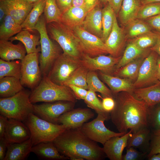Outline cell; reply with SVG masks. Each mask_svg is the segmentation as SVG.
<instances>
[{
	"instance_id": "12",
	"label": "cell",
	"mask_w": 160,
	"mask_h": 160,
	"mask_svg": "<svg viewBox=\"0 0 160 160\" xmlns=\"http://www.w3.org/2000/svg\"><path fill=\"white\" fill-rule=\"evenodd\" d=\"M159 55L151 50L143 60L138 76L133 83L135 89L146 87L154 84L159 80L157 64Z\"/></svg>"
},
{
	"instance_id": "28",
	"label": "cell",
	"mask_w": 160,
	"mask_h": 160,
	"mask_svg": "<svg viewBox=\"0 0 160 160\" xmlns=\"http://www.w3.org/2000/svg\"><path fill=\"white\" fill-rule=\"evenodd\" d=\"M141 5L140 0H123L118 14L122 25L125 27L137 18Z\"/></svg>"
},
{
	"instance_id": "4",
	"label": "cell",
	"mask_w": 160,
	"mask_h": 160,
	"mask_svg": "<svg viewBox=\"0 0 160 160\" xmlns=\"http://www.w3.org/2000/svg\"><path fill=\"white\" fill-rule=\"evenodd\" d=\"M47 24V29L50 38L58 43L63 53L80 59L84 53L80 41L73 30L60 22Z\"/></svg>"
},
{
	"instance_id": "15",
	"label": "cell",
	"mask_w": 160,
	"mask_h": 160,
	"mask_svg": "<svg viewBox=\"0 0 160 160\" xmlns=\"http://www.w3.org/2000/svg\"><path fill=\"white\" fill-rule=\"evenodd\" d=\"M94 116V113L89 109L73 108L61 115L58 119L57 123L63 125L66 129L80 128Z\"/></svg>"
},
{
	"instance_id": "25",
	"label": "cell",
	"mask_w": 160,
	"mask_h": 160,
	"mask_svg": "<svg viewBox=\"0 0 160 160\" xmlns=\"http://www.w3.org/2000/svg\"><path fill=\"white\" fill-rule=\"evenodd\" d=\"M102 80L110 87L112 92L116 94L121 92H126L132 93L135 89L133 83L126 79L113 76L100 72Z\"/></svg>"
},
{
	"instance_id": "24",
	"label": "cell",
	"mask_w": 160,
	"mask_h": 160,
	"mask_svg": "<svg viewBox=\"0 0 160 160\" xmlns=\"http://www.w3.org/2000/svg\"><path fill=\"white\" fill-rule=\"evenodd\" d=\"M31 152L41 159L64 160L69 159L59 151L53 142H42L33 145Z\"/></svg>"
},
{
	"instance_id": "29",
	"label": "cell",
	"mask_w": 160,
	"mask_h": 160,
	"mask_svg": "<svg viewBox=\"0 0 160 160\" xmlns=\"http://www.w3.org/2000/svg\"><path fill=\"white\" fill-rule=\"evenodd\" d=\"M9 40L11 42L15 40L21 42L26 48L27 54L38 53L41 51V47H36L40 44V36L31 34L28 30L23 29Z\"/></svg>"
},
{
	"instance_id": "3",
	"label": "cell",
	"mask_w": 160,
	"mask_h": 160,
	"mask_svg": "<svg viewBox=\"0 0 160 160\" xmlns=\"http://www.w3.org/2000/svg\"><path fill=\"white\" fill-rule=\"evenodd\" d=\"M76 99L68 87L57 84L47 76H43L39 84L32 90L30 96V101L32 103L60 101L75 103Z\"/></svg>"
},
{
	"instance_id": "6",
	"label": "cell",
	"mask_w": 160,
	"mask_h": 160,
	"mask_svg": "<svg viewBox=\"0 0 160 160\" xmlns=\"http://www.w3.org/2000/svg\"><path fill=\"white\" fill-rule=\"evenodd\" d=\"M23 122L30 131L33 146L42 142H53L66 129L61 124L49 122L33 113H30Z\"/></svg>"
},
{
	"instance_id": "18",
	"label": "cell",
	"mask_w": 160,
	"mask_h": 160,
	"mask_svg": "<svg viewBox=\"0 0 160 160\" xmlns=\"http://www.w3.org/2000/svg\"><path fill=\"white\" fill-rule=\"evenodd\" d=\"M132 132L130 130L122 136L114 137L107 141L103 147L106 156L110 160H122L123 151Z\"/></svg>"
},
{
	"instance_id": "5",
	"label": "cell",
	"mask_w": 160,
	"mask_h": 160,
	"mask_svg": "<svg viewBox=\"0 0 160 160\" xmlns=\"http://www.w3.org/2000/svg\"><path fill=\"white\" fill-rule=\"evenodd\" d=\"M31 92L23 89L12 96L0 98V114L23 122L30 113H34L33 105L30 100Z\"/></svg>"
},
{
	"instance_id": "51",
	"label": "cell",
	"mask_w": 160,
	"mask_h": 160,
	"mask_svg": "<svg viewBox=\"0 0 160 160\" xmlns=\"http://www.w3.org/2000/svg\"><path fill=\"white\" fill-rule=\"evenodd\" d=\"M9 144L4 137L0 138V160H4Z\"/></svg>"
},
{
	"instance_id": "19",
	"label": "cell",
	"mask_w": 160,
	"mask_h": 160,
	"mask_svg": "<svg viewBox=\"0 0 160 160\" xmlns=\"http://www.w3.org/2000/svg\"><path fill=\"white\" fill-rule=\"evenodd\" d=\"M116 16L111 31L105 44L111 52V55L115 57L120 56L127 38L124 29L119 25Z\"/></svg>"
},
{
	"instance_id": "9",
	"label": "cell",
	"mask_w": 160,
	"mask_h": 160,
	"mask_svg": "<svg viewBox=\"0 0 160 160\" xmlns=\"http://www.w3.org/2000/svg\"><path fill=\"white\" fill-rule=\"evenodd\" d=\"M39 52L27 54L21 60L20 82L33 90L39 83L42 74L39 65Z\"/></svg>"
},
{
	"instance_id": "27",
	"label": "cell",
	"mask_w": 160,
	"mask_h": 160,
	"mask_svg": "<svg viewBox=\"0 0 160 160\" xmlns=\"http://www.w3.org/2000/svg\"><path fill=\"white\" fill-rule=\"evenodd\" d=\"M31 138L21 143L9 144L4 160H24L31 152Z\"/></svg>"
},
{
	"instance_id": "23",
	"label": "cell",
	"mask_w": 160,
	"mask_h": 160,
	"mask_svg": "<svg viewBox=\"0 0 160 160\" xmlns=\"http://www.w3.org/2000/svg\"><path fill=\"white\" fill-rule=\"evenodd\" d=\"M132 94L149 107L153 106L160 103V81L148 87L135 89Z\"/></svg>"
},
{
	"instance_id": "33",
	"label": "cell",
	"mask_w": 160,
	"mask_h": 160,
	"mask_svg": "<svg viewBox=\"0 0 160 160\" xmlns=\"http://www.w3.org/2000/svg\"><path fill=\"white\" fill-rule=\"evenodd\" d=\"M46 0H39L34 3L33 7L21 24L23 29L32 31L44 12Z\"/></svg>"
},
{
	"instance_id": "45",
	"label": "cell",
	"mask_w": 160,
	"mask_h": 160,
	"mask_svg": "<svg viewBox=\"0 0 160 160\" xmlns=\"http://www.w3.org/2000/svg\"><path fill=\"white\" fill-rule=\"evenodd\" d=\"M150 145L147 157L160 153V131H151Z\"/></svg>"
},
{
	"instance_id": "37",
	"label": "cell",
	"mask_w": 160,
	"mask_h": 160,
	"mask_svg": "<svg viewBox=\"0 0 160 160\" xmlns=\"http://www.w3.org/2000/svg\"><path fill=\"white\" fill-rule=\"evenodd\" d=\"M21 60L6 61L0 59V79L5 77H21Z\"/></svg>"
},
{
	"instance_id": "54",
	"label": "cell",
	"mask_w": 160,
	"mask_h": 160,
	"mask_svg": "<svg viewBox=\"0 0 160 160\" xmlns=\"http://www.w3.org/2000/svg\"><path fill=\"white\" fill-rule=\"evenodd\" d=\"M100 4L99 0H84V7L88 12Z\"/></svg>"
},
{
	"instance_id": "39",
	"label": "cell",
	"mask_w": 160,
	"mask_h": 160,
	"mask_svg": "<svg viewBox=\"0 0 160 160\" xmlns=\"http://www.w3.org/2000/svg\"><path fill=\"white\" fill-rule=\"evenodd\" d=\"M89 71L86 68L81 65L73 73L64 85L68 87L73 85L88 89L87 79Z\"/></svg>"
},
{
	"instance_id": "43",
	"label": "cell",
	"mask_w": 160,
	"mask_h": 160,
	"mask_svg": "<svg viewBox=\"0 0 160 160\" xmlns=\"http://www.w3.org/2000/svg\"><path fill=\"white\" fill-rule=\"evenodd\" d=\"M160 14V2H152L142 5L137 18L144 20Z\"/></svg>"
},
{
	"instance_id": "57",
	"label": "cell",
	"mask_w": 160,
	"mask_h": 160,
	"mask_svg": "<svg viewBox=\"0 0 160 160\" xmlns=\"http://www.w3.org/2000/svg\"><path fill=\"white\" fill-rule=\"evenodd\" d=\"M6 10L3 5L0 3V21L1 22L7 14Z\"/></svg>"
},
{
	"instance_id": "35",
	"label": "cell",
	"mask_w": 160,
	"mask_h": 160,
	"mask_svg": "<svg viewBox=\"0 0 160 160\" xmlns=\"http://www.w3.org/2000/svg\"><path fill=\"white\" fill-rule=\"evenodd\" d=\"M127 39H133L144 33L151 31V27L144 20L136 18L125 26Z\"/></svg>"
},
{
	"instance_id": "62",
	"label": "cell",
	"mask_w": 160,
	"mask_h": 160,
	"mask_svg": "<svg viewBox=\"0 0 160 160\" xmlns=\"http://www.w3.org/2000/svg\"><path fill=\"white\" fill-rule=\"evenodd\" d=\"M29 2L31 3H34L39 0H27Z\"/></svg>"
},
{
	"instance_id": "20",
	"label": "cell",
	"mask_w": 160,
	"mask_h": 160,
	"mask_svg": "<svg viewBox=\"0 0 160 160\" xmlns=\"http://www.w3.org/2000/svg\"><path fill=\"white\" fill-rule=\"evenodd\" d=\"M101 5L100 4L88 12L81 25L87 31L101 39L103 34Z\"/></svg>"
},
{
	"instance_id": "41",
	"label": "cell",
	"mask_w": 160,
	"mask_h": 160,
	"mask_svg": "<svg viewBox=\"0 0 160 160\" xmlns=\"http://www.w3.org/2000/svg\"><path fill=\"white\" fill-rule=\"evenodd\" d=\"M84 100L89 107L94 110L97 114L103 116L105 118L106 121L110 119L109 113L104 110L102 102L97 96L95 92L88 90Z\"/></svg>"
},
{
	"instance_id": "55",
	"label": "cell",
	"mask_w": 160,
	"mask_h": 160,
	"mask_svg": "<svg viewBox=\"0 0 160 160\" xmlns=\"http://www.w3.org/2000/svg\"><path fill=\"white\" fill-rule=\"evenodd\" d=\"M150 49L151 50L155 52L160 56V32H158V36L156 43Z\"/></svg>"
},
{
	"instance_id": "58",
	"label": "cell",
	"mask_w": 160,
	"mask_h": 160,
	"mask_svg": "<svg viewBox=\"0 0 160 160\" xmlns=\"http://www.w3.org/2000/svg\"><path fill=\"white\" fill-rule=\"evenodd\" d=\"M148 159L149 160H160V153L154 154Z\"/></svg>"
},
{
	"instance_id": "31",
	"label": "cell",
	"mask_w": 160,
	"mask_h": 160,
	"mask_svg": "<svg viewBox=\"0 0 160 160\" xmlns=\"http://www.w3.org/2000/svg\"><path fill=\"white\" fill-rule=\"evenodd\" d=\"M147 55L137 58L123 66L116 69L113 73L112 75L132 81H135L137 77L141 65Z\"/></svg>"
},
{
	"instance_id": "46",
	"label": "cell",
	"mask_w": 160,
	"mask_h": 160,
	"mask_svg": "<svg viewBox=\"0 0 160 160\" xmlns=\"http://www.w3.org/2000/svg\"><path fill=\"white\" fill-rule=\"evenodd\" d=\"M146 153L137 151L133 147L126 148V153L123 155L122 160H137L141 159Z\"/></svg>"
},
{
	"instance_id": "2",
	"label": "cell",
	"mask_w": 160,
	"mask_h": 160,
	"mask_svg": "<svg viewBox=\"0 0 160 160\" xmlns=\"http://www.w3.org/2000/svg\"><path fill=\"white\" fill-rule=\"evenodd\" d=\"M59 151L72 160H101L106 156L97 143L80 128L66 129L53 141Z\"/></svg>"
},
{
	"instance_id": "13",
	"label": "cell",
	"mask_w": 160,
	"mask_h": 160,
	"mask_svg": "<svg viewBox=\"0 0 160 160\" xmlns=\"http://www.w3.org/2000/svg\"><path fill=\"white\" fill-rule=\"evenodd\" d=\"M75 103L60 101L33 105L34 113L40 118L54 124L58 118L66 112L73 109Z\"/></svg>"
},
{
	"instance_id": "32",
	"label": "cell",
	"mask_w": 160,
	"mask_h": 160,
	"mask_svg": "<svg viewBox=\"0 0 160 160\" xmlns=\"http://www.w3.org/2000/svg\"><path fill=\"white\" fill-rule=\"evenodd\" d=\"M24 89L20 79L13 77L0 79V98L12 96Z\"/></svg>"
},
{
	"instance_id": "56",
	"label": "cell",
	"mask_w": 160,
	"mask_h": 160,
	"mask_svg": "<svg viewBox=\"0 0 160 160\" xmlns=\"http://www.w3.org/2000/svg\"><path fill=\"white\" fill-rule=\"evenodd\" d=\"M72 6L84 8V0H73Z\"/></svg>"
},
{
	"instance_id": "26",
	"label": "cell",
	"mask_w": 160,
	"mask_h": 160,
	"mask_svg": "<svg viewBox=\"0 0 160 160\" xmlns=\"http://www.w3.org/2000/svg\"><path fill=\"white\" fill-rule=\"evenodd\" d=\"M88 12L84 8L72 6L62 13L60 22L72 29L81 25Z\"/></svg>"
},
{
	"instance_id": "17",
	"label": "cell",
	"mask_w": 160,
	"mask_h": 160,
	"mask_svg": "<svg viewBox=\"0 0 160 160\" xmlns=\"http://www.w3.org/2000/svg\"><path fill=\"white\" fill-rule=\"evenodd\" d=\"M7 14L21 25L32 9L34 3L27 0H0Z\"/></svg>"
},
{
	"instance_id": "40",
	"label": "cell",
	"mask_w": 160,
	"mask_h": 160,
	"mask_svg": "<svg viewBox=\"0 0 160 160\" xmlns=\"http://www.w3.org/2000/svg\"><path fill=\"white\" fill-rule=\"evenodd\" d=\"M44 12L47 24L60 21L62 13L56 0H46Z\"/></svg>"
},
{
	"instance_id": "48",
	"label": "cell",
	"mask_w": 160,
	"mask_h": 160,
	"mask_svg": "<svg viewBox=\"0 0 160 160\" xmlns=\"http://www.w3.org/2000/svg\"><path fill=\"white\" fill-rule=\"evenodd\" d=\"M102 105L104 110L108 113L111 112L114 109L115 101L111 97H105L103 98Z\"/></svg>"
},
{
	"instance_id": "8",
	"label": "cell",
	"mask_w": 160,
	"mask_h": 160,
	"mask_svg": "<svg viewBox=\"0 0 160 160\" xmlns=\"http://www.w3.org/2000/svg\"><path fill=\"white\" fill-rule=\"evenodd\" d=\"M81 65L80 59L63 53L55 61L47 76L53 82L64 85L73 73Z\"/></svg>"
},
{
	"instance_id": "21",
	"label": "cell",
	"mask_w": 160,
	"mask_h": 160,
	"mask_svg": "<svg viewBox=\"0 0 160 160\" xmlns=\"http://www.w3.org/2000/svg\"><path fill=\"white\" fill-rule=\"evenodd\" d=\"M26 53V48L21 42L14 44L10 41L0 40V57L1 59L6 61L21 60Z\"/></svg>"
},
{
	"instance_id": "34",
	"label": "cell",
	"mask_w": 160,
	"mask_h": 160,
	"mask_svg": "<svg viewBox=\"0 0 160 160\" xmlns=\"http://www.w3.org/2000/svg\"><path fill=\"white\" fill-rule=\"evenodd\" d=\"M1 23L0 26V40H8L23 29L21 25L16 22L8 14H7Z\"/></svg>"
},
{
	"instance_id": "14",
	"label": "cell",
	"mask_w": 160,
	"mask_h": 160,
	"mask_svg": "<svg viewBox=\"0 0 160 160\" xmlns=\"http://www.w3.org/2000/svg\"><path fill=\"white\" fill-rule=\"evenodd\" d=\"M121 57H115L111 55L107 56L102 55L93 57L83 53L80 60L82 65L89 71L99 70L111 75L113 73Z\"/></svg>"
},
{
	"instance_id": "61",
	"label": "cell",
	"mask_w": 160,
	"mask_h": 160,
	"mask_svg": "<svg viewBox=\"0 0 160 160\" xmlns=\"http://www.w3.org/2000/svg\"><path fill=\"white\" fill-rule=\"evenodd\" d=\"M109 0H99V1L101 4H103L105 5L108 3Z\"/></svg>"
},
{
	"instance_id": "47",
	"label": "cell",
	"mask_w": 160,
	"mask_h": 160,
	"mask_svg": "<svg viewBox=\"0 0 160 160\" xmlns=\"http://www.w3.org/2000/svg\"><path fill=\"white\" fill-rule=\"evenodd\" d=\"M68 87L74 94L77 99L84 100L87 93V89L83 88L73 85H69Z\"/></svg>"
},
{
	"instance_id": "16",
	"label": "cell",
	"mask_w": 160,
	"mask_h": 160,
	"mask_svg": "<svg viewBox=\"0 0 160 160\" xmlns=\"http://www.w3.org/2000/svg\"><path fill=\"white\" fill-rule=\"evenodd\" d=\"M30 131L22 121L8 119L4 137L9 144L21 143L31 138Z\"/></svg>"
},
{
	"instance_id": "30",
	"label": "cell",
	"mask_w": 160,
	"mask_h": 160,
	"mask_svg": "<svg viewBox=\"0 0 160 160\" xmlns=\"http://www.w3.org/2000/svg\"><path fill=\"white\" fill-rule=\"evenodd\" d=\"M149 51L148 49H143L139 47L129 41L123 55L121 57L115 68L118 69L137 58L147 55L150 52Z\"/></svg>"
},
{
	"instance_id": "59",
	"label": "cell",
	"mask_w": 160,
	"mask_h": 160,
	"mask_svg": "<svg viewBox=\"0 0 160 160\" xmlns=\"http://www.w3.org/2000/svg\"><path fill=\"white\" fill-rule=\"evenodd\" d=\"M142 5L152 2H160V0H140Z\"/></svg>"
},
{
	"instance_id": "1",
	"label": "cell",
	"mask_w": 160,
	"mask_h": 160,
	"mask_svg": "<svg viewBox=\"0 0 160 160\" xmlns=\"http://www.w3.org/2000/svg\"><path fill=\"white\" fill-rule=\"evenodd\" d=\"M149 108L144 101L137 99L132 93L122 92L117 97L110 119L119 132L126 133L131 130L135 132L149 127Z\"/></svg>"
},
{
	"instance_id": "52",
	"label": "cell",
	"mask_w": 160,
	"mask_h": 160,
	"mask_svg": "<svg viewBox=\"0 0 160 160\" xmlns=\"http://www.w3.org/2000/svg\"><path fill=\"white\" fill-rule=\"evenodd\" d=\"M123 0H109L108 3L116 16L118 14Z\"/></svg>"
},
{
	"instance_id": "36",
	"label": "cell",
	"mask_w": 160,
	"mask_h": 160,
	"mask_svg": "<svg viewBox=\"0 0 160 160\" xmlns=\"http://www.w3.org/2000/svg\"><path fill=\"white\" fill-rule=\"evenodd\" d=\"M87 83L88 90L99 92L101 94L103 97H113L111 91L99 79L95 71H88Z\"/></svg>"
},
{
	"instance_id": "60",
	"label": "cell",
	"mask_w": 160,
	"mask_h": 160,
	"mask_svg": "<svg viewBox=\"0 0 160 160\" xmlns=\"http://www.w3.org/2000/svg\"><path fill=\"white\" fill-rule=\"evenodd\" d=\"M158 74L159 80L160 81V56L158 57L157 64Z\"/></svg>"
},
{
	"instance_id": "7",
	"label": "cell",
	"mask_w": 160,
	"mask_h": 160,
	"mask_svg": "<svg viewBox=\"0 0 160 160\" xmlns=\"http://www.w3.org/2000/svg\"><path fill=\"white\" fill-rule=\"evenodd\" d=\"M45 16L42 15L34 28L40 36L41 53L39 57L42 76H47L55 61L62 54L60 49L49 37Z\"/></svg>"
},
{
	"instance_id": "44",
	"label": "cell",
	"mask_w": 160,
	"mask_h": 160,
	"mask_svg": "<svg viewBox=\"0 0 160 160\" xmlns=\"http://www.w3.org/2000/svg\"><path fill=\"white\" fill-rule=\"evenodd\" d=\"M148 123L151 131H160V105L149 108Z\"/></svg>"
},
{
	"instance_id": "49",
	"label": "cell",
	"mask_w": 160,
	"mask_h": 160,
	"mask_svg": "<svg viewBox=\"0 0 160 160\" xmlns=\"http://www.w3.org/2000/svg\"><path fill=\"white\" fill-rule=\"evenodd\" d=\"M145 21L151 27L160 32V14L146 19Z\"/></svg>"
},
{
	"instance_id": "38",
	"label": "cell",
	"mask_w": 160,
	"mask_h": 160,
	"mask_svg": "<svg viewBox=\"0 0 160 160\" xmlns=\"http://www.w3.org/2000/svg\"><path fill=\"white\" fill-rule=\"evenodd\" d=\"M102 12L103 34L101 39L104 42L111 31L116 15L108 3L105 5Z\"/></svg>"
},
{
	"instance_id": "42",
	"label": "cell",
	"mask_w": 160,
	"mask_h": 160,
	"mask_svg": "<svg viewBox=\"0 0 160 160\" xmlns=\"http://www.w3.org/2000/svg\"><path fill=\"white\" fill-rule=\"evenodd\" d=\"M158 36V32L152 31L144 33L129 41L139 47L143 49H148L156 43Z\"/></svg>"
},
{
	"instance_id": "10",
	"label": "cell",
	"mask_w": 160,
	"mask_h": 160,
	"mask_svg": "<svg viewBox=\"0 0 160 160\" xmlns=\"http://www.w3.org/2000/svg\"><path fill=\"white\" fill-rule=\"evenodd\" d=\"M105 118L100 114L91 121L85 123L80 129L81 131L91 140L103 145L111 138L121 136L126 133L116 132L108 129L104 122Z\"/></svg>"
},
{
	"instance_id": "11",
	"label": "cell",
	"mask_w": 160,
	"mask_h": 160,
	"mask_svg": "<svg viewBox=\"0 0 160 160\" xmlns=\"http://www.w3.org/2000/svg\"><path fill=\"white\" fill-rule=\"evenodd\" d=\"M72 30L79 39L84 53L93 57L111 54V51L101 39L87 31L81 25Z\"/></svg>"
},
{
	"instance_id": "22",
	"label": "cell",
	"mask_w": 160,
	"mask_h": 160,
	"mask_svg": "<svg viewBox=\"0 0 160 160\" xmlns=\"http://www.w3.org/2000/svg\"><path fill=\"white\" fill-rule=\"evenodd\" d=\"M151 132V130L149 127L132 132L128 140L126 148L133 147L139 149L141 152L147 153L149 150Z\"/></svg>"
},
{
	"instance_id": "53",
	"label": "cell",
	"mask_w": 160,
	"mask_h": 160,
	"mask_svg": "<svg viewBox=\"0 0 160 160\" xmlns=\"http://www.w3.org/2000/svg\"><path fill=\"white\" fill-rule=\"evenodd\" d=\"M8 118L7 117L0 115V138L4 137L7 122Z\"/></svg>"
},
{
	"instance_id": "50",
	"label": "cell",
	"mask_w": 160,
	"mask_h": 160,
	"mask_svg": "<svg viewBox=\"0 0 160 160\" xmlns=\"http://www.w3.org/2000/svg\"><path fill=\"white\" fill-rule=\"evenodd\" d=\"M73 0H56L57 4L62 13L72 6Z\"/></svg>"
}]
</instances>
